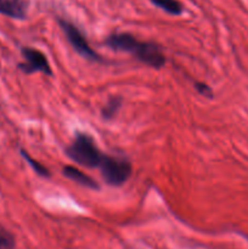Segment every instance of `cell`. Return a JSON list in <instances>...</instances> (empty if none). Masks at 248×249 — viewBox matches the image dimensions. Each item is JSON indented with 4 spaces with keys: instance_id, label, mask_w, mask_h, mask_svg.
Wrapping results in <instances>:
<instances>
[{
    "instance_id": "6da1fadb",
    "label": "cell",
    "mask_w": 248,
    "mask_h": 249,
    "mask_svg": "<svg viewBox=\"0 0 248 249\" xmlns=\"http://www.w3.org/2000/svg\"><path fill=\"white\" fill-rule=\"evenodd\" d=\"M105 43L112 50L131 53L139 61L156 70H159L165 65V56L157 44L140 41L129 33L109 34Z\"/></svg>"
},
{
    "instance_id": "7a4b0ae2",
    "label": "cell",
    "mask_w": 248,
    "mask_h": 249,
    "mask_svg": "<svg viewBox=\"0 0 248 249\" xmlns=\"http://www.w3.org/2000/svg\"><path fill=\"white\" fill-rule=\"evenodd\" d=\"M66 153L73 162L87 168L99 167L104 157L91 136L85 133L75 135L71 145L66 148Z\"/></svg>"
},
{
    "instance_id": "3957f363",
    "label": "cell",
    "mask_w": 248,
    "mask_h": 249,
    "mask_svg": "<svg viewBox=\"0 0 248 249\" xmlns=\"http://www.w3.org/2000/svg\"><path fill=\"white\" fill-rule=\"evenodd\" d=\"M99 168L105 182L111 186H122L133 173V167L128 160L114 156H104Z\"/></svg>"
},
{
    "instance_id": "277c9868",
    "label": "cell",
    "mask_w": 248,
    "mask_h": 249,
    "mask_svg": "<svg viewBox=\"0 0 248 249\" xmlns=\"http://www.w3.org/2000/svg\"><path fill=\"white\" fill-rule=\"evenodd\" d=\"M58 23H60L61 28H62L68 43L72 45V48L74 49L82 57L92 61V62H102V61H104L96 51L92 50L90 44L88 43L87 38L84 36V34H83L74 24L66 21V19H60Z\"/></svg>"
},
{
    "instance_id": "5b68a950",
    "label": "cell",
    "mask_w": 248,
    "mask_h": 249,
    "mask_svg": "<svg viewBox=\"0 0 248 249\" xmlns=\"http://www.w3.org/2000/svg\"><path fill=\"white\" fill-rule=\"evenodd\" d=\"M22 56L24 57V62L19 63V70L23 71L24 73L31 74V73L41 72L48 75L53 74L50 63L41 51L33 48H23Z\"/></svg>"
},
{
    "instance_id": "8992f818",
    "label": "cell",
    "mask_w": 248,
    "mask_h": 249,
    "mask_svg": "<svg viewBox=\"0 0 248 249\" xmlns=\"http://www.w3.org/2000/svg\"><path fill=\"white\" fill-rule=\"evenodd\" d=\"M0 14L23 19L27 15V2L24 0H0Z\"/></svg>"
},
{
    "instance_id": "52a82bcc",
    "label": "cell",
    "mask_w": 248,
    "mask_h": 249,
    "mask_svg": "<svg viewBox=\"0 0 248 249\" xmlns=\"http://www.w3.org/2000/svg\"><path fill=\"white\" fill-rule=\"evenodd\" d=\"M63 175H65L67 179L72 180L73 182L78 185H82V186L87 187V189L91 190H99V185L92 178H90L89 175H87L85 173L80 172L79 169H77L75 167H72V165H66L62 169Z\"/></svg>"
},
{
    "instance_id": "ba28073f",
    "label": "cell",
    "mask_w": 248,
    "mask_h": 249,
    "mask_svg": "<svg viewBox=\"0 0 248 249\" xmlns=\"http://www.w3.org/2000/svg\"><path fill=\"white\" fill-rule=\"evenodd\" d=\"M151 2L169 15L179 16L182 14V5L177 0H151Z\"/></svg>"
},
{
    "instance_id": "9c48e42d",
    "label": "cell",
    "mask_w": 248,
    "mask_h": 249,
    "mask_svg": "<svg viewBox=\"0 0 248 249\" xmlns=\"http://www.w3.org/2000/svg\"><path fill=\"white\" fill-rule=\"evenodd\" d=\"M122 106V97L121 96H113L108 100L106 105L102 108L101 114L105 119H112L117 114V112L119 111Z\"/></svg>"
},
{
    "instance_id": "30bf717a",
    "label": "cell",
    "mask_w": 248,
    "mask_h": 249,
    "mask_svg": "<svg viewBox=\"0 0 248 249\" xmlns=\"http://www.w3.org/2000/svg\"><path fill=\"white\" fill-rule=\"evenodd\" d=\"M21 155L22 157L24 158V160H27V162L29 163V165H31L32 168L34 169V172L36 173L38 175H40V177H44V178H49L50 177V172L48 170V168L44 167L43 164H40L39 162H36V160H34L33 158L31 157V156L28 155V153L26 152V151L21 150Z\"/></svg>"
},
{
    "instance_id": "8fae6325",
    "label": "cell",
    "mask_w": 248,
    "mask_h": 249,
    "mask_svg": "<svg viewBox=\"0 0 248 249\" xmlns=\"http://www.w3.org/2000/svg\"><path fill=\"white\" fill-rule=\"evenodd\" d=\"M15 237L4 226L0 225V249H15Z\"/></svg>"
},
{
    "instance_id": "7c38bea8",
    "label": "cell",
    "mask_w": 248,
    "mask_h": 249,
    "mask_svg": "<svg viewBox=\"0 0 248 249\" xmlns=\"http://www.w3.org/2000/svg\"><path fill=\"white\" fill-rule=\"evenodd\" d=\"M195 87H196L197 91H198L201 95H203V96H208V97L213 96V95H212L211 88H209L207 84H204V83H196Z\"/></svg>"
}]
</instances>
